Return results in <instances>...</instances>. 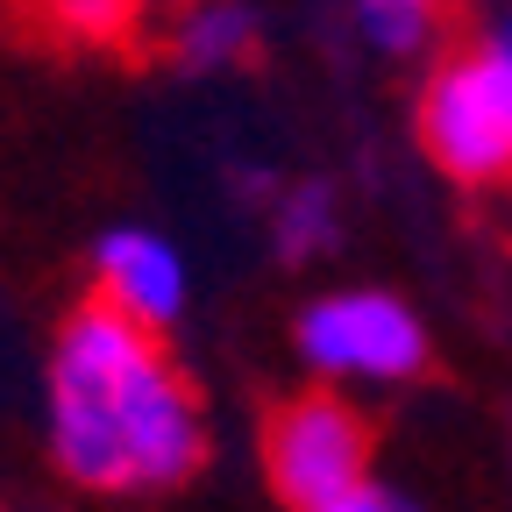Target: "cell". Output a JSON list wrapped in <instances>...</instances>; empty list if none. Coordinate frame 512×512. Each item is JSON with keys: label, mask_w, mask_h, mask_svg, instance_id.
I'll list each match as a JSON object with an SVG mask.
<instances>
[{"label": "cell", "mask_w": 512, "mask_h": 512, "mask_svg": "<svg viewBox=\"0 0 512 512\" xmlns=\"http://www.w3.org/2000/svg\"><path fill=\"white\" fill-rule=\"evenodd\" d=\"M50 456L86 491H171L207 456L200 392L164 335L86 299L50 349Z\"/></svg>", "instance_id": "1"}, {"label": "cell", "mask_w": 512, "mask_h": 512, "mask_svg": "<svg viewBox=\"0 0 512 512\" xmlns=\"http://www.w3.org/2000/svg\"><path fill=\"white\" fill-rule=\"evenodd\" d=\"M420 143L456 185L512 178V57L484 43H456L420 79Z\"/></svg>", "instance_id": "2"}, {"label": "cell", "mask_w": 512, "mask_h": 512, "mask_svg": "<svg viewBox=\"0 0 512 512\" xmlns=\"http://www.w3.org/2000/svg\"><path fill=\"white\" fill-rule=\"evenodd\" d=\"M299 356L328 384H406L427 370V328L392 292H328L299 313Z\"/></svg>", "instance_id": "3"}, {"label": "cell", "mask_w": 512, "mask_h": 512, "mask_svg": "<svg viewBox=\"0 0 512 512\" xmlns=\"http://www.w3.org/2000/svg\"><path fill=\"white\" fill-rule=\"evenodd\" d=\"M264 477L292 512H328L356 484H370V427L349 399L306 392L264 420Z\"/></svg>", "instance_id": "4"}, {"label": "cell", "mask_w": 512, "mask_h": 512, "mask_svg": "<svg viewBox=\"0 0 512 512\" xmlns=\"http://www.w3.org/2000/svg\"><path fill=\"white\" fill-rule=\"evenodd\" d=\"M93 271H100V306H114L121 320L164 335L171 320L185 313V256L171 235L157 228H107L93 242Z\"/></svg>", "instance_id": "5"}, {"label": "cell", "mask_w": 512, "mask_h": 512, "mask_svg": "<svg viewBox=\"0 0 512 512\" xmlns=\"http://www.w3.org/2000/svg\"><path fill=\"white\" fill-rule=\"evenodd\" d=\"M256 50V8L249 0H185L171 15V64L178 72H221Z\"/></svg>", "instance_id": "6"}, {"label": "cell", "mask_w": 512, "mask_h": 512, "mask_svg": "<svg viewBox=\"0 0 512 512\" xmlns=\"http://www.w3.org/2000/svg\"><path fill=\"white\" fill-rule=\"evenodd\" d=\"M271 242H278L285 264H306V256H320V249L335 242V192L320 185V178L292 185L285 200H278V214H271Z\"/></svg>", "instance_id": "7"}, {"label": "cell", "mask_w": 512, "mask_h": 512, "mask_svg": "<svg viewBox=\"0 0 512 512\" xmlns=\"http://www.w3.org/2000/svg\"><path fill=\"white\" fill-rule=\"evenodd\" d=\"M356 29H363V43L384 50V57H413V50L434 43L441 15H427L420 0H356Z\"/></svg>", "instance_id": "8"}, {"label": "cell", "mask_w": 512, "mask_h": 512, "mask_svg": "<svg viewBox=\"0 0 512 512\" xmlns=\"http://www.w3.org/2000/svg\"><path fill=\"white\" fill-rule=\"evenodd\" d=\"M36 8L79 43H121L143 22V0H36Z\"/></svg>", "instance_id": "9"}, {"label": "cell", "mask_w": 512, "mask_h": 512, "mask_svg": "<svg viewBox=\"0 0 512 512\" xmlns=\"http://www.w3.org/2000/svg\"><path fill=\"white\" fill-rule=\"evenodd\" d=\"M328 512H413V505H406L392 484H356V491H349V498H335Z\"/></svg>", "instance_id": "10"}, {"label": "cell", "mask_w": 512, "mask_h": 512, "mask_svg": "<svg viewBox=\"0 0 512 512\" xmlns=\"http://www.w3.org/2000/svg\"><path fill=\"white\" fill-rule=\"evenodd\" d=\"M491 43H498V50L512 57V0H505V15H498V29H491Z\"/></svg>", "instance_id": "11"}, {"label": "cell", "mask_w": 512, "mask_h": 512, "mask_svg": "<svg viewBox=\"0 0 512 512\" xmlns=\"http://www.w3.org/2000/svg\"><path fill=\"white\" fill-rule=\"evenodd\" d=\"M420 8H427V15H441V8H456V0H420Z\"/></svg>", "instance_id": "12"}]
</instances>
